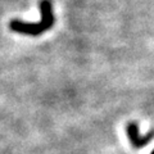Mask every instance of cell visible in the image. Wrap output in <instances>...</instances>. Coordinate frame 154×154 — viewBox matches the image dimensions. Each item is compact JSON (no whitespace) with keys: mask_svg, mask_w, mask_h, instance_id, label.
<instances>
[{"mask_svg":"<svg viewBox=\"0 0 154 154\" xmlns=\"http://www.w3.org/2000/svg\"><path fill=\"white\" fill-rule=\"evenodd\" d=\"M41 19L37 23H28L21 19H12L9 22V28L13 32L21 33L27 36H40L45 31L54 26V13H53V4L50 0H40L38 3Z\"/></svg>","mask_w":154,"mask_h":154,"instance_id":"cell-1","label":"cell"},{"mask_svg":"<svg viewBox=\"0 0 154 154\" xmlns=\"http://www.w3.org/2000/svg\"><path fill=\"white\" fill-rule=\"evenodd\" d=\"M126 132H127L130 143H131L132 148H135V149H140V148L146 146L149 141L154 139V130H150L145 136H143V135H140V132H139V126L136 122H130L126 126Z\"/></svg>","mask_w":154,"mask_h":154,"instance_id":"cell-2","label":"cell"},{"mask_svg":"<svg viewBox=\"0 0 154 154\" xmlns=\"http://www.w3.org/2000/svg\"><path fill=\"white\" fill-rule=\"evenodd\" d=\"M152 154H154V150H153V152H152Z\"/></svg>","mask_w":154,"mask_h":154,"instance_id":"cell-3","label":"cell"}]
</instances>
